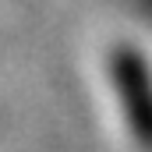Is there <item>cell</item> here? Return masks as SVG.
I'll return each mask as SVG.
<instances>
[{
  "instance_id": "obj_1",
  "label": "cell",
  "mask_w": 152,
  "mask_h": 152,
  "mask_svg": "<svg viewBox=\"0 0 152 152\" xmlns=\"http://www.w3.org/2000/svg\"><path fill=\"white\" fill-rule=\"evenodd\" d=\"M117 85L124 92V106L131 110V120L142 134V142H152V99H149V78L134 53H117Z\"/></svg>"
}]
</instances>
